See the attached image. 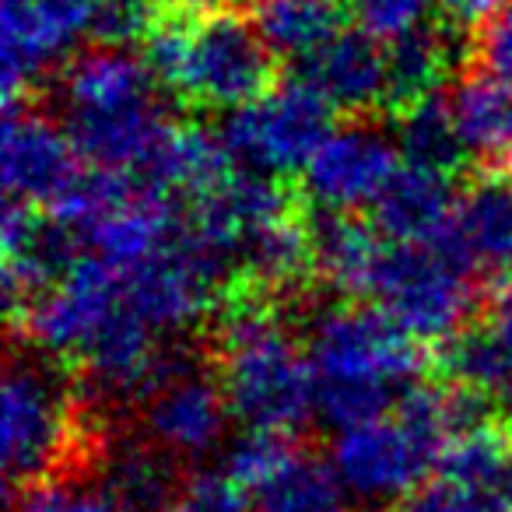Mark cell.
<instances>
[{
    "label": "cell",
    "mask_w": 512,
    "mask_h": 512,
    "mask_svg": "<svg viewBox=\"0 0 512 512\" xmlns=\"http://www.w3.org/2000/svg\"><path fill=\"white\" fill-rule=\"evenodd\" d=\"M211 362L228 411L256 432L295 435L316 414V376L281 302L235 288L214 327Z\"/></svg>",
    "instance_id": "1"
},
{
    "label": "cell",
    "mask_w": 512,
    "mask_h": 512,
    "mask_svg": "<svg viewBox=\"0 0 512 512\" xmlns=\"http://www.w3.org/2000/svg\"><path fill=\"white\" fill-rule=\"evenodd\" d=\"M306 351L316 376V414L334 428L386 418L414 383L425 355L383 309L334 302L309 313Z\"/></svg>",
    "instance_id": "2"
},
{
    "label": "cell",
    "mask_w": 512,
    "mask_h": 512,
    "mask_svg": "<svg viewBox=\"0 0 512 512\" xmlns=\"http://www.w3.org/2000/svg\"><path fill=\"white\" fill-rule=\"evenodd\" d=\"M141 57L165 92L214 113L253 106L278 85V57L260 39L253 18L232 8L190 11L162 0Z\"/></svg>",
    "instance_id": "3"
},
{
    "label": "cell",
    "mask_w": 512,
    "mask_h": 512,
    "mask_svg": "<svg viewBox=\"0 0 512 512\" xmlns=\"http://www.w3.org/2000/svg\"><path fill=\"white\" fill-rule=\"evenodd\" d=\"M81 390L43 351L11 355L0 393V463L11 495L57 481L81 477L99 460L106 432L88 428Z\"/></svg>",
    "instance_id": "4"
},
{
    "label": "cell",
    "mask_w": 512,
    "mask_h": 512,
    "mask_svg": "<svg viewBox=\"0 0 512 512\" xmlns=\"http://www.w3.org/2000/svg\"><path fill=\"white\" fill-rule=\"evenodd\" d=\"M372 299L411 341L453 344L467 330L477 288L474 274L446 249L386 246Z\"/></svg>",
    "instance_id": "5"
},
{
    "label": "cell",
    "mask_w": 512,
    "mask_h": 512,
    "mask_svg": "<svg viewBox=\"0 0 512 512\" xmlns=\"http://www.w3.org/2000/svg\"><path fill=\"white\" fill-rule=\"evenodd\" d=\"M235 165L264 176L302 172L320 144L334 134V106L309 81L274 85L264 99L228 113L218 130Z\"/></svg>",
    "instance_id": "6"
},
{
    "label": "cell",
    "mask_w": 512,
    "mask_h": 512,
    "mask_svg": "<svg viewBox=\"0 0 512 512\" xmlns=\"http://www.w3.org/2000/svg\"><path fill=\"white\" fill-rule=\"evenodd\" d=\"M228 418L232 411L214 362L183 348H169L162 376L137 400V432L183 463L214 453Z\"/></svg>",
    "instance_id": "7"
},
{
    "label": "cell",
    "mask_w": 512,
    "mask_h": 512,
    "mask_svg": "<svg viewBox=\"0 0 512 512\" xmlns=\"http://www.w3.org/2000/svg\"><path fill=\"white\" fill-rule=\"evenodd\" d=\"M446 449L425 432L404 421L397 411L365 425L344 428L334 439V460L351 498L383 505L393 498H407L435 474Z\"/></svg>",
    "instance_id": "8"
},
{
    "label": "cell",
    "mask_w": 512,
    "mask_h": 512,
    "mask_svg": "<svg viewBox=\"0 0 512 512\" xmlns=\"http://www.w3.org/2000/svg\"><path fill=\"white\" fill-rule=\"evenodd\" d=\"M99 0H0L4 106L29 102L32 88L81 36H92Z\"/></svg>",
    "instance_id": "9"
},
{
    "label": "cell",
    "mask_w": 512,
    "mask_h": 512,
    "mask_svg": "<svg viewBox=\"0 0 512 512\" xmlns=\"http://www.w3.org/2000/svg\"><path fill=\"white\" fill-rule=\"evenodd\" d=\"M123 306V281L95 256H81L78 267L57 288L36 299L25 316L11 327L25 334V341L43 351L53 362L78 365L88 344L95 341L106 320Z\"/></svg>",
    "instance_id": "10"
},
{
    "label": "cell",
    "mask_w": 512,
    "mask_h": 512,
    "mask_svg": "<svg viewBox=\"0 0 512 512\" xmlns=\"http://www.w3.org/2000/svg\"><path fill=\"white\" fill-rule=\"evenodd\" d=\"M0 176H4L8 200L50 214L85 176V162L67 127H60L43 109L18 102L8 106V120H4Z\"/></svg>",
    "instance_id": "11"
},
{
    "label": "cell",
    "mask_w": 512,
    "mask_h": 512,
    "mask_svg": "<svg viewBox=\"0 0 512 512\" xmlns=\"http://www.w3.org/2000/svg\"><path fill=\"white\" fill-rule=\"evenodd\" d=\"M400 165L397 137L369 120H351L334 127V134L309 158L302 169V193L320 211L355 214L358 207L376 204Z\"/></svg>",
    "instance_id": "12"
},
{
    "label": "cell",
    "mask_w": 512,
    "mask_h": 512,
    "mask_svg": "<svg viewBox=\"0 0 512 512\" xmlns=\"http://www.w3.org/2000/svg\"><path fill=\"white\" fill-rule=\"evenodd\" d=\"M0 239H4V309L11 323L22 320L25 309L57 288L85 256L81 235L74 228L15 200L4 204Z\"/></svg>",
    "instance_id": "13"
},
{
    "label": "cell",
    "mask_w": 512,
    "mask_h": 512,
    "mask_svg": "<svg viewBox=\"0 0 512 512\" xmlns=\"http://www.w3.org/2000/svg\"><path fill=\"white\" fill-rule=\"evenodd\" d=\"M453 260L474 278H495L512 271V176L477 172L456 200L453 232L446 239Z\"/></svg>",
    "instance_id": "14"
},
{
    "label": "cell",
    "mask_w": 512,
    "mask_h": 512,
    "mask_svg": "<svg viewBox=\"0 0 512 512\" xmlns=\"http://www.w3.org/2000/svg\"><path fill=\"white\" fill-rule=\"evenodd\" d=\"M99 488L120 512H169L179 491L186 488V463L165 453L162 446L137 428L102 439L99 449Z\"/></svg>",
    "instance_id": "15"
},
{
    "label": "cell",
    "mask_w": 512,
    "mask_h": 512,
    "mask_svg": "<svg viewBox=\"0 0 512 512\" xmlns=\"http://www.w3.org/2000/svg\"><path fill=\"white\" fill-rule=\"evenodd\" d=\"M449 179L453 176H442V172L421 169L411 162L400 165L372 204L379 235L390 239L393 246H446L449 232H453L456 200H460Z\"/></svg>",
    "instance_id": "16"
},
{
    "label": "cell",
    "mask_w": 512,
    "mask_h": 512,
    "mask_svg": "<svg viewBox=\"0 0 512 512\" xmlns=\"http://www.w3.org/2000/svg\"><path fill=\"white\" fill-rule=\"evenodd\" d=\"M299 78L341 113L365 116L386 109V50L362 29H341L299 60Z\"/></svg>",
    "instance_id": "17"
},
{
    "label": "cell",
    "mask_w": 512,
    "mask_h": 512,
    "mask_svg": "<svg viewBox=\"0 0 512 512\" xmlns=\"http://www.w3.org/2000/svg\"><path fill=\"white\" fill-rule=\"evenodd\" d=\"M158 88V78L134 50L92 43L60 71V106L64 113H116L162 99Z\"/></svg>",
    "instance_id": "18"
},
{
    "label": "cell",
    "mask_w": 512,
    "mask_h": 512,
    "mask_svg": "<svg viewBox=\"0 0 512 512\" xmlns=\"http://www.w3.org/2000/svg\"><path fill=\"white\" fill-rule=\"evenodd\" d=\"M313 235V274L320 285L341 295H372L386 242L376 225H365L355 214L320 211L309 218Z\"/></svg>",
    "instance_id": "19"
},
{
    "label": "cell",
    "mask_w": 512,
    "mask_h": 512,
    "mask_svg": "<svg viewBox=\"0 0 512 512\" xmlns=\"http://www.w3.org/2000/svg\"><path fill=\"white\" fill-rule=\"evenodd\" d=\"M456 134L467 151V162L481 172H505L512 165V92L484 71H470L449 92Z\"/></svg>",
    "instance_id": "20"
},
{
    "label": "cell",
    "mask_w": 512,
    "mask_h": 512,
    "mask_svg": "<svg viewBox=\"0 0 512 512\" xmlns=\"http://www.w3.org/2000/svg\"><path fill=\"white\" fill-rule=\"evenodd\" d=\"M446 372L456 386L502 397L512 386V285L488 299L477 327L446 344Z\"/></svg>",
    "instance_id": "21"
},
{
    "label": "cell",
    "mask_w": 512,
    "mask_h": 512,
    "mask_svg": "<svg viewBox=\"0 0 512 512\" xmlns=\"http://www.w3.org/2000/svg\"><path fill=\"white\" fill-rule=\"evenodd\" d=\"M463 43L456 29L432 25L411 32L386 46V109L383 113H404L421 99H432L449 74L460 67Z\"/></svg>",
    "instance_id": "22"
},
{
    "label": "cell",
    "mask_w": 512,
    "mask_h": 512,
    "mask_svg": "<svg viewBox=\"0 0 512 512\" xmlns=\"http://www.w3.org/2000/svg\"><path fill=\"white\" fill-rule=\"evenodd\" d=\"M256 512H351V491L334 460L299 446L288 463L253 491Z\"/></svg>",
    "instance_id": "23"
},
{
    "label": "cell",
    "mask_w": 512,
    "mask_h": 512,
    "mask_svg": "<svg viewBox=\"0 0 512 512\" xmlns=\"http://www.w3.org/2000/svg\"><path fill=\"white\" fill-rule=\"evenodd\" d=\"M249 18L274 57L306 60L341 32L334 0H249Z\"/></svg>",
    "instance_id": "24"
},
{
    "label": "cell",
    "mask_w": 512,
    "mask_h": 512,
    "mask_svg": "<svg viewBox=\"0 0 512 512\" xmlns=\"http://www.w3.org/2000/svg\"><path fill=\"white\" fill-rule=\"evenodd\" d=\"M435 474L512 502V428L505 421H488L460 432L446 446Z\"/></svg>",
    "instance_id": "25"
},
{
    "label": "cell",
    "mask_w": 512,
    "mask_h": 512,
    "mask_svg": "<svg viewBox=\"0 0 512 512\" xmlns=\"http://www.w3.org/2000/svg\"><path fill=\"white\" fill-rule=\"evenodd\" d=\"M393 137H397L404 162L421 165V169L456 176L467 165V151L456 134L453 109H449V99H439V95L414 102L404 113L393 116Z\"/></svg>",
    "instance_id": "26"
},
{
    "label": "cell",
    "mask_w": 512,
    "mask_h": 512,
    "mask_svg": "<svg viewBox=\"0 0 512 512\" xmlns=\"http://www.w3.org/2000/svg\"><path fill=\"white\" fill-rule=\"evenodd\" d=\"M299 449L295 435L285 432H256L246 428L232 446L225 449V474L232 477L239 488H246L253 495L264 481H271L281 467L288 463V456Z\"/></svg>",
    "instance_id": "27"
},
{
    "label": "cell",
    "mask_w": 512,
    "mask_h": 512,
    "mask_svg": "<svg viewBox=\"0 0 512 512\" xmlns=\"http://www.w3.org/2000/svg\"><path fill=\"white\" fill-rule=\"evenodd\" d=\"M348 11L365 36L390 46L425 29L432 0H348Z\"/></svg>",
    "instance_id": "28"
},
{
    "label": "cell",
    "mask_w": 512,
    "mask_h": 512,
    "mask_svg": "<svg viewBox=\"0 0 512 512\" xmlns=\"http://www.w3.org/2000/svg\"><path fill=\"white\" fill-rule=\"evenodd\" d=\"M158 15H162V0H99L92 22V43L130 50L134 43L148 39Z\"/></svg>",
    "instance_id": "29"
},
{
    "label": "cell",
    "mask_w": 512,
    "mask_h": 512,
    "mask_svg": "<svg viewBox=\"0 0 512 512\" xmlns=\"http://www.w3.org/2000/svg\"><path fill=\"white\" fill-rule=\"evenodd\" d=\"M11 512H120L109 495L81 477H57V481L36 484L22 491Z\"/></svg>",
    "instance_id": "30"
},
{
    "label": "cell",
    "mask_w": 512,
    "mask_h": 512,
    "mask_svg": "<svg viewBox=\"0 0 512 512\" xmlns=\"http://www.w3.org/2000/svg\"><path fill=\"white\" fill-rule=\"evenodd\" d=\"M400 512H512V502L460 484L453 477L432 474L414 495L404 498Z\"/></svg>",
    "instance_id": "31"
},
{
    "label": "cell",
    "mask_w": 512,
    "mask_h": 512,
    "mask_svg": "<svg viewBox=\"0 0 512 512\" xmlns=\"http://www.w3.org/2000/svg\"><path fill=\"white\" fill-rule=\"evenodd\" d=\"M169 512H256L246 498V488L232 481L225 470L193 474Z\"/></svg>",
    "instance_id": "32"
},
{
    "label": "cell",
    "mask_w": 512,
    "mask_h": 512,
    "mask_svg": "<svg viewBox=\"0 0 512 512\" xmlns=\"http://www.w3.org/2000/svg\"><path fill=\"white\" fill-rule=\"evenodd\" d=\"M470 53H474L477 71H484L488 78H495L498 85L512 92V0L488 25L477 29Z\"/></svg>",
    "instance_id": "33"
},
{
    "label": "cell",
    "mask_w": 512,
    "mask_h": 512,
    "mask_svg": "<svg viewBox=\"0 0 512 512\" xmlns=\"http://www.w3.org/2000/svg\"><path fill=\"white\" fill-rule=\"evenodd\" d=\"M453 29H481L488 25L509 0H435Z\"/></svg>",
    "instance_id": "34"
},
{
    "label": "cell",
    "mask_w": 512,
    "mask_h": 512,
    "mask_svg": "<svg viewBox=\"0 0 512 512\" xmlns=\"http://www.w3.org/2000/svg\"><path fill=\"white\" fill-rule=\"evenodd\" d=\"M176 8H190V11H207V8H221L218 0H169Z\"/></svg>",
    "instance_id": "35"
},
{
    "label": "cell",
    "mask_w": 512,
    "mask_h": 512,
    "mask_svg": "<svg viewBox=\"0 0 512 512\" xmlns=\"http://www.w3.org/2000/svg\"><path fill=\"white\" fill-rule=\"evenodd\" d=\"M502 421H505V425L512 428V386H509V390L502 393Z\"/></svg>",
    "instance_id": "36"
}]
</instances>
